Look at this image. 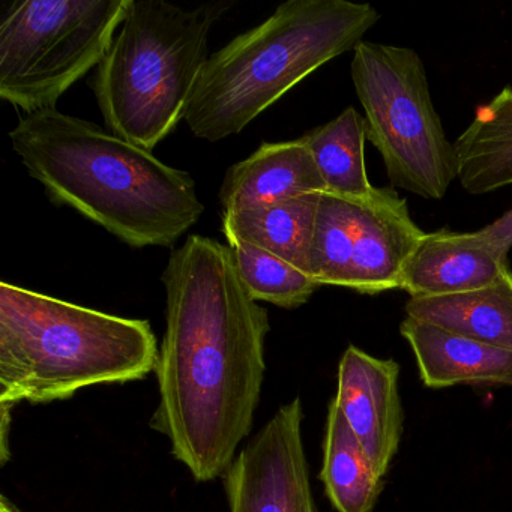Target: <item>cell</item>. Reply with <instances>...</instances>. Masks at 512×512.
I'll list each match as a JSON object with an SVG mask.
<instances>
[{
    "mask_svg": "<svg viewBox=\"0 0 512 512\" xmlns=\"http://www.w3.org/2000/svg\"><path fill=\"white\" fill-rule=\"evenodd\" d=\"M166 332L151 427L200 482L226 475L250 434L265 380L268 311L254 301L229 245L191 235L164 269Z\"/></svg>",
    "mask_w": 512,
    "mask_h": 512,
    "instance_id": "6da1fadb",
    "label": "cell"
},
{
    "mask_svg": "<svg viewBox=\"0 0 512 512\" xmlns=\"http://www.w3.org/2000/svg\"><path fill=\"white\" fill-rule=\"evenodd\" d=\"M10 139L56 206L130 247H172L205 212L190 173L85 119L58 109L25 115Z\"/></svg>",
    "mask_w": 512,
    "mask_h": 512,
    "instance_id": "7a4b0ae2",
    "label": "cell"
},
{
    "mask_svg": "<svg viewBox=\"0 0 512 512\" xmlns=\"http://www.w3.org/2000/svg\"><path fill=\"white\" fill-rule=\"evenodd\" d=\"M160 349L148 320L127 319L2 281L0 407L67 400L143 379Z\"/></svg>",
    "mask_w": 512,
    "mask_h": 512,
    "instance_id": "3957f363",
    "label": "cell"
},
{
    "mask_svg": "<svg viewBox=\"0 0 512 512\" xmlns=\"http://www.w3.org/2000/svg\"><path fill=\"white\" fill-rule=\"evenodd\" d=\"M379 20L370 4L287 0L208 58L188 107V128L211 143L242 133L305 77L355 50Z\"/></svg>",
    "mask_w": 512,
    "mask_h": 512,
    "instance_id": "277c9868",
    "label": "cell"
},
{
    "mask_svg": "<svg viewBox=\"0 0 512 512\" xmlns=\"http://www.w3.org/2000/svg\"><path fill=\"white\" fill-rule=\"evenodd\" d=\"M223 2L187 10L166 0H133L97 67L91 88L107 128L151 151L187 118L205 68L208 38Z\"/></svg>",
    "mask_w": 512,
    "mask_h": 512,
    "instance_id": "5b68a950",
    "label": "cell"
},
{
    "mask_svg": "<svg viewBox=\"0 0 512 512\" xmlns=\"http://www.w3.org/2000/svg\"><path fill=\"white\" fill-rule=\"evenodd\" d=\"M350 73L367 140L379 151L391 187L443 199L458 179L457 149L434 109L421 56L409 47L361 41Z\"/></svg>",
    "mask_w": 512,
    "mask_h": 512,
    "instance_id": "8992f818",
    "label": "cell"
},
{
    "mask_svg": "<svg viewBox=\"0 0 512 512\" xmlns=\"http://www.w3.org/2000/svg\"><path fill=\"white\" fill-rule=\"evenodd\" d=\"M133 0H19L0 22V98L25 115L56 110L98 67Z\"/></svg>",
    "mask_w": 512,
    "mask_h": 512,
    "instance_id": "52a82bcc",
    "label": "cell"
},
{
    "mask_svg": "<svg viewBox=\"0 0 512 512\" xmlns=\"http://www.w3.org/2000/svg\"><path fill=\"white\" fill-rule=\"evenodd\" d=\"M425 232L394 188H374L367 199L322 193L310 254L320 286L362 295L400 290L404 268Z\"/></svg>",
    "mask_w": 512,
    "mask_h": 512,
    "instance_id": "ba28073f",
    "label": "cell"
},
{
    "mask_svg": "<svg viewBox=\"0 0 512 512\" xmlns=\"http://www.w3.org/2000/svg\"><path fill=\"white\" fill-rule=\"evenodd\" d=\"M230 512H316L302 442V403L283 404L226 475Z\"/></svg>",
    "mask_w": 512,
    "mask_h": 512,
    "instance_id": "9c48e42d",
    "label": "cell"
},
{
    "mask_svg": "<svg viewBox=\"0 0 512 512\" xmlns=\"http://www.w3.org/2000/svg\"><path fill=\"white\" fill-rule=\"evenodd\" d=\"M400 365L349 346L338 365L335 403L380 476H385L403 436Z\"/></svg>",
    "mask_w": 512,
    "mask_h": 512,
    "instance_id": "30bf717a",
    "label": "cell"
},
{
    "mask_svg": "<svg viewBox=\"0 0 512 512\" xmlns=\"http://www.w3.org/2000/svg\"><path fill=\"white\" fill-rule=\"evenodd\" d=\"M508 253L481 229L460 233H425L401 277L400 290L410 298L455 295L482 289L508 271Z\"/></svg>",
    "mask_w": 512,
    "mask_h": 512,
    "instance_id": "8fae6325",
    "label": "cell"
},
{
    "mask_svg": "<svg viewBox=\"0 0 512 512\" xmlns=\"http://www.w3.org/2000/svg\"><path fill=\"white\" fill-rule=\"evenodd\" d=\"M325 191L313 155L298 139L263 143L247 160L230 167L220 188V203L223 214H229Z\"/></svg>",
    "mask_w": 512,
    "mask_h": 512,
    "instance_id": "7c38bea8",
    "label": "cell"
},
{
    "mask_svg": "<svg viewBox=\"0 0 512 512\" xmlns=\"http://www.w3.org/2000/svg\"><path fill=\"white\" fill-rule=\"evenodd\" d=\"M400 332L409 343L419 377L428 388L455 385L511 386L512 352L445 331L421 320L406 319Z\"/></svg>",
    "mask_w": 512,
    "mask_h": 512,
    "instance_id": "4fadbf2b",
    "label": "cell"
},
{
    "mask_svg": "<svg viewBox=\"0 0 512 512\" xmlns=\"http://www.w3.org/2000/svg\"><path fill=\"white\" fill-rule=\"evenodd\" d=\"M406 317L512 352L511 268L490 286L455 295L410 298Z\"/></svg>",
    "mask_w": 512,
    "mask_h": 512,
    "instance_id": "5bb4252c",
    "label": "cell"
},
{
    "mask_svg": "<svg viewBox=\"0 0 512 512\" xmlns=\"http://www.w3.org/2000/svg\"><path fill=\"white\" fill-rule=\"evenodd\" d=\"M458 181L469 194L493 193L512 185V88L476 109L455 140Z\"/></svg>",
    "mask_w": 512,
    "mask_h": 512,
    "instance_id": "9a60e30c",
    "label": "cell"
},
{
    "mask_svg": "<svg viewBox=\"0 0 512 512\" xmlns=\"http://www.w3.org/2000/svg\"><path fill=\"white\" fill-rule=\"evenodd\" d=\"M322 194L223 214V233L256 245L310 275V254Z\"/></svg>",
    "mask_w": 512,
    "mask_h": 512,
    "instance_id": "2e32d148",
    "label": "cell"
},
{
    "mask_svg": "<svg viewBox=\"0 0 512 512\" xmlns=\"http://www.w3.org/2000/svg\"><path fill=\"white\" fill-rule=\"evenodd\" d=\"M320 479L338 512H373L383 476L371 463L335 400L329 403Z\"/></svg>",
    "mask_w": 512,
    "mask_h": 512,
    "instance_id": "e0dca14e",
    "label": "cell"
},
{
    "mask_svg": "<svg viewBox=\"0 0 512 512\" xmlns=\"http://www.w3.org/2000/svg\"><path fill=\"white\" fill-rule=\"evenodd\" d=\"M302 143L316 161L326 185V193L344 199H367L374 191L365 167L367 140L365 119L358 110L347 107L328 124L302 136Z\"/></svg>",
    "mask_w": 512,
    "mask_h": 512,
    "instance_id": "ac0fdd59",
    "label": "cell"
},
{
    "mask_svg": "<svg viewBox=\"0 0 512 512\" xmlns=\"http://www.w3.org/2000/svg\"><path fill=\"white\" fill-rule=\"evenodd\" d=\"M236 268L254 301H265L286 310L307 304L320 284L292 263L241 239L226 238Z\"/></svg>",
    "mask_w": 512,
    "mask_h": 512,
    "instance_id": "d6986e66",
    "label": "cell"
},
{
    "mask_svg": "<svg viewBox=\"0 0 512 512\" xmlns=\"http://www.w3.org/2000/svg\"><path fill=\"white\" fill-rule=\"evenodd\" d=\"M481 232L493 241L497 247L509 253L512 248V209L497 218L494 223L482 227Z\"/></svg>",
    "mask_w": 512,
    "mask_h": 512,
    "instance_id": "ffe728a7",
    "label": "cell"
},
{
    "mask_svg": "<svg viewBox=\"0 0 512 512\" xmlns=\"http://www.w3.org/2000/svg\"><path fill=\"white\" fill-rule=\"evenodd\" d=\"M0 512H23L14 505L13 502L7 499V497H0Z\"/></svg>",
    "mask_w": 512,
    "mask_h": 512,
    "instance_id": "44dd1931",
    "label": "cell"
}]
</instances>
